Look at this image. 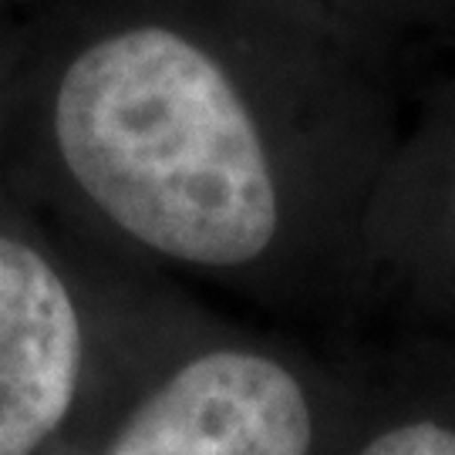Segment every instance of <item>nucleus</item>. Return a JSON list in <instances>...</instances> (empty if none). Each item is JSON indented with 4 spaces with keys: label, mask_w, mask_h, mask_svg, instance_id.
Returning <instances> with one entry per match:
<instances>
[{
    "label": "nucleus",
    "mask_w": 455,
    "mask_h": 455,
    "mask_svg": "<svg viewBox=\"0 0 455 455\" xmlns=\"http://www.w3.org/2000/svg\"><path fill=\"white\" fill-rule=\"evenodd\" d=\"M317 408L287 358L199 344L142 395L92 455H314Z\"/></svg>",
    "instance_id": "7ed1b4c3"
},
{
    "label": "nucleus",
    "mask_w": 455,
    "mask_h": 455,
    "mask_svg": "<svg viewBox=\"0 0 455 455\" xmlns=\"http://www.w3.org/2000/svg\"><path fill=\"white\" fill-rule=\"evenodd\" d=\"M20 34H24V0H0V129H4V115L14 88Z\"/></svg>",
    "instance_id": "0eeeda50"
},
{
    "label": "nucleus",
    "mask_w": 455,
    "mask_h": 455,
    "mask_svg": "<svg viewBox=\"0 0 455 455\" xmlns=\"http://www.w3.org/2000/svg\"><path fill=\"white\" fill-rule=\"evenodd\" d=\"M361 270H388L455 307V75L398 139L368 212Z\"/></svg>",
    "instance_id": "20e7f679"
},
{
    "label": "nucleus",
    "mask_w": 455,
    "mask_h": 455,
    "mask_svg": "<svg viewBox=\"0 0 455 455\" xmlns=\"http://www.w3.org/2000/svg\"><path fill=\"white\" fill-rule=\"evenodd\" d=\"M118 324V267L0 182V455H68Z\"/></svg>",
    "instance_id": "f03ea898"
},
{
    "label": "nucleus",
    "mask_w": 455,
    "mask_h": 455,
    "mask_svg": "<svg viewBox=\"0 0 455 455\" xmlns=\"http://www.w3.org/2000/svg\"><path fill=\"white\" fill-rule=\"evenodd\" d=\"M395 65L398 54L455 34V0H280Z\"/></svg>",
    "instance_id": "39448f33"
},
{
    "label": "nucleus",
    "mask_w": 455,
    "mask_h": 455,
    "mask_svg": "<svg viewBox=\"0 0 455 455\" xmlns=\"http://www.w3.org/2000/svg\"><path fill=\"white\" fill-rule=\"evenodd\" d=\"M355 455H455L452 419H402L378 428Z\"/></svg>",
    "instance_id": "423d86ee"
},
{
    "label": "nucleus",
    "mask_w": 455,
    "mask_h": 455,
    "mask_svg": "<svg viewBox=\"0 0 455 455\" xmlns=\"http://www.w3.org/2000/svg\"><path fill=\"white\" fill-rule=\"evenodd\" d=\"M395 65L280 0H24L0 182L115 263L250 291L361 270Z\"/></svg>",
    "instance_id": "f257e3e1"
}]
</instances>
